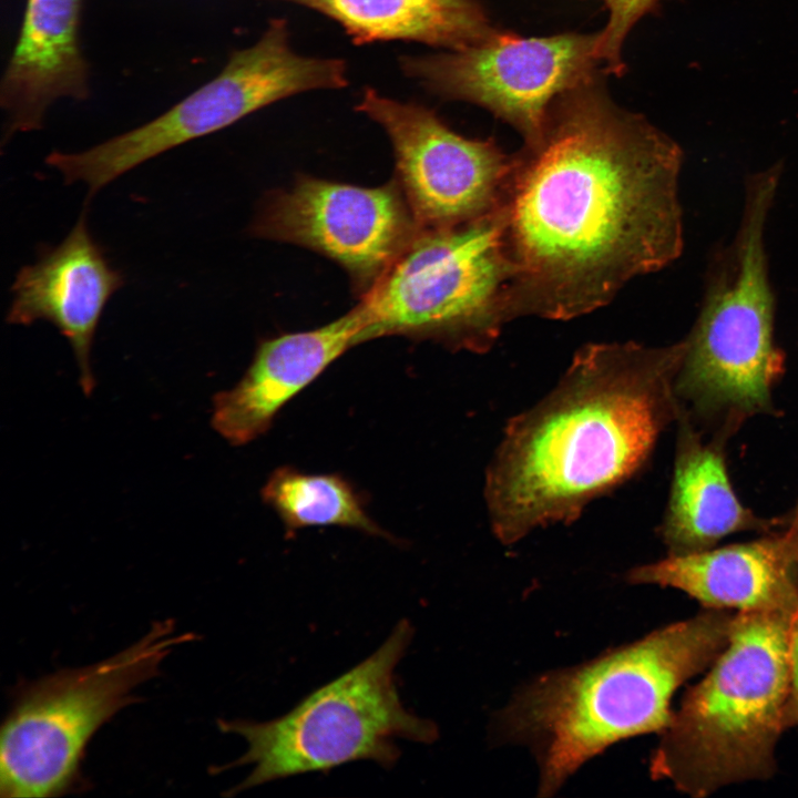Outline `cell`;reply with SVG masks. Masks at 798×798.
Here are the masks:
<instances>
[{
	"instance_id": "1",
	"label": "cell",
	"mask_w": 798,
	"mask_h": 798,
	"mask_svg": "<svg viewBox=\"0 0 798 798\" xmlns=\"http://www.w3.org/2000/svg\"><path fill=\"white\" fill-rule=\"evenodd\" d=\"M681 147L595 80L562 96L525 144L502 209L514 318L569 320L684 248Z\"/></svg>"
},
{
	"instance_id": "2",
	"label": "cell",
	"mask_w": 798,
	"mask_h": 798,
	"mask_svg": "<svg viewBox=\"0 0 798 798\" xmlns=\"http://www.w3.org/2000/svg\"><path fill=\"white\" fill-rule=\"evenodd\" d=\"M685 349V339L585 345L545 397L508 421L484 479L498 541L573 523L645 466L681 415L675 380Z\"/></svg>"
},
{
	"instance_id": "3",
	"label": "cell",
	"mask_w": 798,
	"mask_h": 798,
	"mask_svg": "<svg viewBox=\"0 0 798 798\" xmlns=\"http://www.w3.org/2000/svg\"><path fill=\"white\" fill-rule=\"evenodd\" d=\"M734 615L706 607L590 662L544 674L516 693L497 727L505 740L531 747L539 796H552L608 746L662 734L673 716V694L723 652Z\"/></svg>"
},
{
	"instance_id": "4",
	"label": "cell",
	"mask_w": 798,
	"mask_h": 798,
	"mask_svg": "<svg viewBox=\"0 0 798 798\" xmlns=\"http://www.w3.org/2000/svg\"><path fill=\"white\" fill-rule=\"evenodd\" d=\"M792 608L734 615L726 647L685 693L662 733L649 761L653 779L703 798L774 775L775 747L786 729Z\"/></svg>"
},
{
	"instance_id": "5",
	"label": "cell",
	"mask_w": 798,
	"mask_h": 798,
	"mask_svg": "<svg viewBox=\"0 0 798 798\" xmlns=\"http://www.w3.org/2000/svg\"><path fill=\"white\" fill-rule=\"evenodd\" d=\"M413 633L410 621H399L370 656L280 717L266 722L219 719V730L243 737L247 750L217 771L252 766L250 774L227 796L357 760L390 769L400 757L398 739L432 744L439 736L437 725L407 710L395 684V669Z\"/></svg>"
},
{
	"instance_id": "6",
	"label": "cell",
	"mask_w": 798,
	"mask_h": 798,
	"mask_svg": "<svg viewBox=\"0 0 798 798\" xmlns=\"http://www.w3.org/2000/svg\"><path fill=\"white\" fill-rule=\"evenodd\" d=\"M775 166L751 176L741 222L709 277L675 380L678 401L730 421L771 407L784 355L774 339L775 297L765 227L779 182Z\"/></svg>"
},
{
	"instance_id": "7",
	"label": "cell",
	"mask_w": 798,
	"mask_h": 798,
	"mask_svg": "<svg viewBox=\"0 0 798 798\" xmlns=\"http://www.w3.org/2000/svg\"><path fill=\"white\" fill-rule=\"evenodd\" d=\"M514 275L502 208L459 225L422 228L362 294L356 306L359 344L399 335L485 352L514 318Z\"/></svg>"
},
{
	"instance_id": "8",
	"label": "cell",
	"mask_w": 798,
	"mask_h": 798,
	"mask_svg": "<svg viewBox=\"0 0 798 798\" xmlns=\"http://www.w3.org/2000/svg\"><path fill=\"white\" fill-rule=\"evenodd\" d=\"M174 628L172 620L156 621L109 658L17 686L1 726V797H59L86 789L81 765L91 738L140 700L134 689L158 675L176 645L195 640Z\"/></svg>"
},
{
	"instance_id": "9",
	"label": "cell",
	"mask_w": 798,
	"mask_h": 798,
	"mask_svg": "<svg viewBox=\"0 0 798 798\" xmlns=\"http://www.w3.org/2000/svg\"><path fill=\"white\" fill-rule=\"evenodd\" d=\"M288 35L285 20H272L255 44L234 52L214 79L165 113L85 151H54L47 163L66 183L83 182L93 195L146 161L278 100L347 84L344 61L299 55L290 48Z\"/></svg>"
},
{
	"instance_id": "10",
	"label": "cell",
	"mask_w": 798,
	"mask_h": 798,
	"mask_svg": "<svg viewBox=\"0 0 798 798\" xmlns=\"http://www.w3.org/2000/svg\"><path fill=\"white\" fill-rule=\"evenodd\" d=\"M598 63L597 34L524 38L492 30L452 52L406 58L402 68L444 98L488 109L532 144L554 104L594 81Z\"/></svg>"
},
{
	"instance_id": "11",
	"label": "cell",
	"mask_w": 798,
	"mask_h": 798,
	"mask_svg": "<svg viewBox=\"0 0 798 798\" xmlns=\"http://www.w3.org/2000/svg\"><path fill=\"white\" fill-rule=\"evenodd\" d=\"M358 110L388 134L398 184L421 228L459 225L503 206L515 155L456 133L426 106L375 90L365 91Z\"/></svg>"
},
{
	"instance_id": "12",
	"label": "cell",
	"mask_w": 798,
	"mask_h": 798,
	"mask_svg": "<svg viewBox=\"0 0 798 798\" xmlns=\"http://www.w3.org/2000/svg\"><path fill=\"white\" fill-rule=\"evenodd\" d=\"M421 229L398 182L360 187L301 177L268 198L252 232L325 255L365 294Z\"/></svg>"
},
{
	"instance_id": "13",
	"label": "cell",
	"mask_w": 798,
	"mask_h": 798,
	"mask_svg": "<svg viewBox=\"0 0 798 798\" xmlns=\"http://www.w3.org/2000/svg\"><path fill=\"white\" fill-rule=\"evenodd\" d=\"M92 237L83 212L66 237L42 249L38 260L22 267L12 285L10 324H52L73 349L82 391L90 396L95 380L91 349L100 318L111 296L123 286Z\"/></svg>"
},
{
	"instance_id": "14",
	"label": "cell",
	"mask_w": 798,
	"mask_h": 798,
	"mask_svg": "<svg viewBox=\"0 0 798 798\" xmlns=\"http://www.w3.org/2000/svg\"><path fill=\"white\" fill-rule=\"evenodd\" d=\"M632 584L683 591L709 608H792L798 603V525L743 544L687 554L632 569Z\"/></svg>"
},
{
	"instance_id": "15",
	"label": "cell",
	"mask_w": 798,
	"mask_h": 798,
	"mask_svg": "<svg viewBox=\"0 0 798 798\" xmlns=\"http://www.w3.org/2000/svg\"><path fill=\"white\" fill-rule=\"evenodd\" d=\"M361 328L355 307L316 329L263 340L241 380L214 397V430L233 446L259 438L288 401L348 348L359 344Z\"/></svg>"
},
{
	"instance_id": "16",
	"label": "cell",
	"mask_w": 798,
	"mask_h": 798,
	"mask_svg": "<svg viewBox=\"0 0 798 798\" xmlns=\"http://www.w3.org/2000/svg\"><path fill=\"white\" fill-rule=\"evenodd\" d=\"M82 0H27L0 101L6 135L39 130L60 99L89 96V66L80 44Z\"/></svg>"
},
{
	"instance_id": "17",
	"label": "cell",
	"mask_w": 798,
	"mask_h": 798,
	"mask_svg": "<svg viewBox=\"0 0 798 798\" xmlns=\"http://www.w3.org/2000/svg\"><path fill=\"white\" fill-rule=\"evenodd\" d=\"M764 528L739 502L717 449L681 423L671 494L661 526L669 554L712 549L734 532Z\"/></svg>"
},
{
	"instance_id": "18",
	"label": "cell",
	"mask_w": 798,
	"mask_h": 798,
	"mask_svg": "<svg viewBox=\"0 0 798 798\" xmlns=\"http://www.w3.org/2000/svg\"><path fill=\"white\" fill-rule=\"evenodd\" d=\"M334 19L357 42L410 40L460 49L492 29L474 0H283Z\"/></svg>"
},
{
	"instance_id": "19",
	"label": "cell",
	"mask_w": 798,
	"mask_h": 798,
	"mask_svg": "<svg viewBox=\"0 0 798 798\" xmlns=\"http://www.w3.org/2000/svg\"><path fill=\"white\" fill-rule=\"evenodd\" d=\"M262 499L290 534L310 526H341L390 539L368 515L361 495L337 473L309 474L293 467L277 468L263 487Z\"/></svg>"
},
{
	"instance_id": "20",
	"label": "cell",
	"mask_w": 798,
	"mask_h": 798,
	"mask_svg": "<svg viewBox=\"0 0 798 798\" xmlns=\"http://www.w3.org/2000/svg\"><path fill=\"white\" fill-rule=\"evenodd\" d=\"M608 11V20L602 32L597 33V55L605 70L621 74L624 65L621 58L622 45L633 25L658 0H602Z\"/></svg>"
},
{
	"instance_id": "21",
	"label": "cell",
	"mask_w": 798,
	"mask_h": 798,
	"mask_svg": "<svg viewBox=\"0 0 798 798\" xmlns=\"http://www.w3.org/2000/svg\"><path fill=\"white\" fill-rule=\"evenodd\" d=\"M788 652L790 681L784 713L785 728L798 727V603L789 618Z\"/></svg>"
},
{
	"instance_id": "22",
	"label": "cell",
	"mask_w": 798,
	"mask_h": 798,
	"mask_svg": "<svg viewBox=\"0 0 798 798\" xmlns=\"http://www.w3.org/2000/svg\"><path fill=\"white\" fill-rule=\"evenodd\" d=\"M790 522L798 525V507H797Z\"/></svg>"
}]
</instances>
